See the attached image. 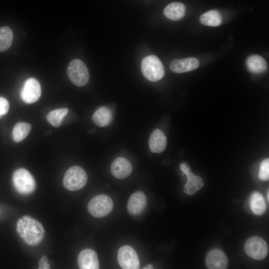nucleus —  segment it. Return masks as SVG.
<instances>
[{
	"label": "nucleus",
	"instance_id": "f257e3e1",
	"mask_svg": "<svg viewBox=\"0 0 269 269\" xmlns=\"http://www.w3.org/2000/svg\"><path fill=\"white\" fill-rule=\"evenodd\" d=\"M16 231L24 242L31 246L39 245L43 240L45 234L42 224L27 215L23 216L17 222Z\"/></svg>",
	"mask_w": 269,
	"mask_h": 269
},
{
	"label": "nucleus",
	"instance_id": "f03ea898",
	"mask_svg": "<svg viewBox=\"0 0 269 269\" xmlns=\"http://www.w3.org/2000/svg\"><path fill=\"white\" fill-rule=\"evenodd\" d=\"M141 69L144 77L151 82L160 80L165 73L162 62L154 55H148L142 60Z\"/></svg>",
	"mask_w": 269,
	"mask_h": 269
},
{
	"label": "nucleus",
	"instance_id": "7ed1b4c3",
	"mask_svg": "<svg viewBox=\"0 0 269 269\" xmlns=\"http://www.w3.org/2000/svg\"><path fill=\"white\" fill-rule=\"evenodd\" d=\"M12 180L16 191L22 195L32 193L36 187L35 180L32 174L26 169L20 168L13 174Z\"/></svg>",
	"mask_w": 269,
	"mask_h": 269
},
{
	"label": "nucleus",
	"instance_id": "20e7f679",
	"mask_svg": "<svg viewBox=\"0 0 269 269\" xmlns=\"http://www.w3.org/2000/svg\"><path fill=\"white\" fill-rule=\"evenodd\" d=\"M87 175L85 171L79 166H73L65 172L63 184L69 191H76L82 188L86 184Z\"/></svg>",
	"mask_w": 269,
	"mask_h": 269
},
{
	"label": "nucleus",
	"instance_id": "39448f33",
	"mask_svg": "<svg viewBox=\"0 0 269 269\" xmlns=\"http://www.w3.org/2000/svg\"><path fill=\"white\" fill-rule=\"evenodd\" d=\"M67 74L69 79L76 86L85 85L89 80V73L85 64L79 59H74L69 64Z\"/></svg>",
	"mask_w": 269,
	"mask_h": 269
},
{
	"label": "nucleus",
	"instance_id": "423d86ee",
	"mask_svg": "<svg viewBox=\"0 0 269 269\" xmlns=\"http://www.w3.org/2000/svg\"><path fill=\"white\" fill-rule=\"evenodd\" d=\"M113 207L112 199L105 194L98 195L93 197L88 204V210L94 217L101 218L109 214Z\"/></svg>",
	"mask_w": 269,
	"mask_h": 269
},
{
	"label": "nucleus",
	"instance_id": "0eeeda50",
	"mask_svg": "<svg viewBox=\"0 0 269 269\" xmlns=\"http://www.w3.org/2000/svg\"><path fill=\"white\" fill-rule=\"evenodd\" d=\"M245 250L251 258L256 260H262L268 254V247L262 238L256 236L249 238L246 241Z\"/></svg>",
	"mask_w": 269,
	"mask_h": 269
},
{
	"label": "nucleus",
	"instance_id": "6e6552de",
	"mask_svg": "<svg viewBox=\"0 0 269 269\" xmlns=\"http://www.w3.org/2000/svg\"><path fill=\"white\" fill-rule=\"evenodd\" d=\"M118 261L122 269H137L139 261L134 250L131 246L125 245L118 250Z\"/></svg>",
	"mask_w": 269,
	"mask_h": 269
},
{
	"label": "nucleus",
	"instance_id": "1a4fd4ad",
	"mask_svg": "<svg viewBox=\"0 0 269 269\" xmlns=\"http://www.w3.org/2000/svg\"><path fill=\"white\" fill-rule=\"evenodd\" d=\"M41 94V89L39 82L34 78H30L25 81L20 96L25 103L32 104L38 100Z\"/></svg>",
	"mask_w": 269,
	"mask_h": 269
},
{
	"label": "nucleus",
	"instance_id": "9d476101",
	"mask_svg": "<svg viewBox=\"0 0 269 269\" xmlns=\"http://www.w3.org/2000/svg\"><path fill=\"white\" fill-rule=\"evenodd\" d=\"M78 264L81 269H99V263L97 253L91 249L82 250L78 257Z\"/></svg>",
	"mask_w": 269,
	"mask_h": 269
},
{
	"label": "nucleus",
	"instance_id": "9b49d317",
	"mask_svg": "<svg viewBox=\"0 0 269 269\" xmlns=\"http://www.w3.org/2000/svg\"><path fill=\"white\" fill-rule=\"evenodd\" d=\"M132 171L131 162L124 157L116 158L111 166V171L114 177L118 179H124L129 176Z\"/></svg>",
	"mask_w": 269,
	"mask_h": 269
},
{
	"label": "nucleus",
	"instance_id": "f8f14e48",
	"mask_svg": "<svg viewBox=\"0 0 269 269\" xmlns=\"http://www.w3.org/2000/svg\"><path fill=\"white\" fill-rule=\"evenodd\" d=\"M207 268L210 269H224L228 266V260L225 253L219 249L210 251L206 258Z\"/></svg>",
	"mask_w": 269,
	"mask_h": 269
},
{
	"label": "nucleus",
	"instance_id": "ddd939ff",
	"mask_svg": "<svg viewBox=\"0 0 269 269\" xmlns=\"http://www.w3.org/2000/svg\"><path fill=\"white\" fill-rule=\"evenodd\" d=\"M146 204L147 200L144 194L141 191H137L129 198L127 209L131 214L139 215L145 209Z\"/></svg>",
	"mask_w": 269,
	"mask_h": 269
},
{
	"label": "nucleus",
	"instance_id": "4468645a",
	"mask_svg": "<svg viewBox=\"0 0 269 269\" xmlns=\"http://www.w3.org/2000/svg\"><path fill=\"white\" fill-rule=\"evenodd\" d=\"M199 65V61L194 57L175 59L170 64L171 70L176 73H182L193 71Z\"/></svg>",
	"mask_w": 269,
	"mask_h": 269
},
{
	"label": "nucleus",
	"instance_id": "2eb2a0df",
	"mask_svg": "<svg viewBox=\"0 0 269 269\" xmlns=\"http://www.w3.org/2000/svg\"><path fill=\"white\" fill-rule=\"evenodd\" d=\"M166 137L161 131L159 129L154 130L148 140L151 151L153 153L162 152L166 147Z\"/></svg>",
	"mask_w": 269,
	"mask_h": 269
},
{
	"label": "nucleus",
	"instance_id": "dca6fc26",
	"mask_svg": "<svg viewBox=\"0 0 269 269\" xmlns=\"http://www.w3.org/2000/svg\"><path fill=\"white\" fill-rule=\"evenodd\" d=\"M185 11L186 8L183 3L173 2L165 7L163 13L168 18L172 20H178L184 16Z\"/></svg>",
	"mask_w": 269,
	"mask_h": 269
},
{
	"label": "nucleus",
	"instance_id": "f3484780",
	"mask_svg": "<svg viewBox=\"0 0 269 269\" xmlns=\"http://www.w3.org/2000/svg\"><path fill=\"white\" fill-rule=\"evenodd\" d=\"M248 69L254 73H262L267 69L266 60L259 55H252L249 56L246 60Z\"/></svg>",
	"mask_w": 269,
	"mask_h": 269
},
{
	"label": "nucleus",
	"instance_id": "a211bd4d",
	"mask_svg": "<svg viewBox=\"0 0 269 269\" xmlns=\"http://www.w3.org/2000/svg\"><path fill=\"white\" fill-rule=\"evenodd\" d=\"M112 119V113L109 108L101 107L97 109L92 117L93 122L99 127L108 126Z\"/></svg>",
	"mask_w": 269,
	"mask_h": 269
},
{
	"label": "nucleus",
	"instance_id": "6ab92c4d",
	"mask_svg": "<svg viewBox=\"0 0 269 269\" xmlns=\"http://www.w3.org/2000/svg\"><path fill=\"white\" fill-rule=\"evenodd\" d=\"M188 180L184 187V191L187 195H193L201 189L204 182L201 177L195 175L192 172L186 175Z\"/></svg>",
	"mask_w": 269,
	"mask_h": 269
},
{
	"label": "nucleus",
	"instance_id": "aec40b11",
	"mask_svg": "<svg viewBox=\"0 0 269 269\" xmlns=\"http://www.w3.org/2000/svg\"><path fill=\"white\" fill-rule=\"evenodd\" d=\"M250 203L252 212L257 215H263L266 210V204L263 195L258 192L251 195Z\"/></svg>",
	"mask_w": 269,
	"mask_h": 269
},
{
	"label": "nucleus",
	"instance_id": "412c9836",
	"mask_svg": "<svg viewBox=\"0 0 269 269\" xmlns=\"http://www.w3.org/2000/svg\"><path fill=\"white\" fill-rule=\"evenodd\" d=\"M199 20L203 25L209 26H217L221 24L222 17L218 11L211 10L201 14Z\"/></svg>",
	"mask_w": 269,
	"mask_h": 269
},
{
	"label": "nucleus",
	"instance_id": "4be33fe9",
	"mask_svg": "<svg viewBox=\"0 0 269 269\" xmlns=\"http://www.w3.org/2000/svg\"><path fill=\"white\" fill-rule=\"evenodd\" d=\"M68 112L67 108H60L49 112L46 116L47 122L52 126L59 127L62 123L63 118Z\"/></svg>",
	"mask_w": 269,
	"mask_h": 269
},
{
	"label": "nucleus",
	"instance_id": "5701e85b",
	"mask_svg": "<svg viewBox=\"0 0 269 269\" xmlns=\"http://www.w3.org/2000/svg\"><path fill=\"white\" fill-rule=\"evenodd\" d=\"M31 125L25 122H19L13 129L12 136L14 141L18 142L24 139L29 133Z\"/></svg>",
	"mask_w": 269,
	"mask_h": 269
},
{
	"label": "nucleus",
	"instance_id": "b1692460",
	"mask_svg": "<svg viewBox=\"0 0 269 269\" xmlns=\"http://www.w3.org/2000/svg\"><path fill=\"white\" fill-rule=\"evenodd\" d=\"M13 33L7 26L0 27V52L8 49L12 43Z\"/></svg>",
	"mask_w": 269,
	"mask_h": 269
},
{
	"label": "nucleus",
	"instance_id": "393cba45",
	"mask_svg": "<svg viewBox=\"0 0 269 269\" xmlns=\"http://www.w3.org/2000/svg\"><path fill=\"white\" fill-rule=\"evenodd\" d=\"M259 178L263 181H267L269 178V159L266 158L262 161L261 163Z\"/></svg>",
	"mask_w": 269,
	"mask_h": 269
},
{
	"label": "nucleus",
	"instance_id": "a878e982",
	"mask_svg": "<svg viewBox=\"0 0 269 269\" xmlns=\"http://www.w3.org/2000/svg\"><path fill=\"white\" fill-rule=\"evenodd\" d=\"M9 107L7 100L4 98L0 97V118L7 113Z\"/></svg>",
	"mask_w": 269,
	"mask_h": 269
},
{
	"label": "nucleus",
	"instance_id": "bb28decb",
	"mask_svg": "<svg viewBox=\"0 0 269 269\" xmlns=\"http://www.w3.org/2000/svg\"><path fill=\"white\" fill-rule=\"evenodd\" d=\"M38 269H50V265L48 263V259L46 256H43L38 262Z\"/></svg>",
	"mask_w": 269,
	"mask_h": 269
},
{
	"label": "nucleus",
	"instance_id": "cd10ccee",
	"mask_svg": "<svg viewBox=\"0 0 269 269\" xmlns=\"http://www.w3.org/2000/svg\"><path fill=\"white\" fill-rule=\"evenodd\" d=\"M181 170L187 175L191 172L190 168L186 162H183L180 164Z\"/></svg>",
	"mask_w": 269,
	"mask_h": 269
},
{
	"label": "nucleus",
	"instance_id": "c85d7f7f",
	"mask_svg": "<svg viewBox=\"0 0 269 269\" xmlns=\"http://www.w3.org/2000/svg\"><path fill=\"white\" fill-rule=\"evenodd\" d=\"M153 269V266L151 264H149L143 268V269Z\"/></svg>",
	"mask_w": 269,
	"mask_h": 269
},
{
	"label": "nucleus",
	"instance_id": "c756f323",
	"mask_svg": "<svg viewBox=\"0 0 269 269\" xmlns=\"http://www.w3.org/2000/svg\"><path fill=\"white\" fill-rule=\"evenodd\" d=\"M267 197H268V201H269V191H268V195H267Z\"/></svg>",
	"mask_w": 269,
	"mask_h": 269
}]
</instances>
